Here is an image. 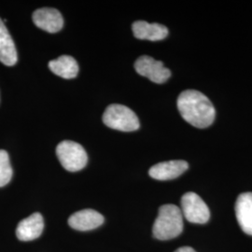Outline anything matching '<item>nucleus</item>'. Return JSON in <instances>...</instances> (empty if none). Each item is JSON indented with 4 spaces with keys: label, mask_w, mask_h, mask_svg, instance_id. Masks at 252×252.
Here are the masks:
<instances>
[{
    "label": "nucleus",
    "mask_w": 252,
    "mask_h": 252,
    "mask_svg": "<svg viewBox=\"0 0 252 252\" xmlns=\"http://www.w3.org/2000/svg\"><path fill=\"white\" fill-rule=\"evenodd\" d=\"M106 126L118 131L133 132L139 128V120L131 108L120 104H111L103 114Z\"/></svg>",
    "instance_id": "nucleus-3"
},
{
    "label": "nucleus",
    "mask_w": 252,
    "mask_h": 252,
    "mask_svg": "<svg viewBox=\"0 0 252 252\" xmlns=\"http://www.w3.org/2000/svg\"><path fill=\"white\" fill-rule=\"evenodd\" d=\"M235 216L244 233L252 235V192H244L237 197Z\"/></svg>",
    "instance_id": "nucleus-11"
},
{
    "label": "nucleus",
    "mask_w": 252,
    "mask_h": 252,
    "mask_svg": "<svg viewBox=\"0 0 252 252\" xmlns=\"http://www.w3.org/2000/svg\"><path fill=\"white\" fill-rule=\"evenodd\" d=\"M182 231L183 215L180 207L171 204L160 207L153 224V236L159 240H170L178 237Z\"/></svg>",
    "instance_id": "nucleus-2"
},
{
    "label": "nucleus",
    "mask_w": 252,
    "mask_h": 252,
    "mask_svg": "<svg viewBox=\"0 0 252 252\" xmlns=\"http://www.w3.org/2000/svg\"><path fill=\"white\" fill-rule=\"evenodd\" d=\"M43 217L40 213L36 212L20 221L16 229V235L21 241H32L40 236L43 232Z\"/></svg>",
    "instance_id": "nucleus-9"
},
{
    "label": "nucleus",
    "mask_w": 252,
    "mask_h": 252,
    "mask_svg": "<svg viewBox=\"0 0 252 252\" xmlns=\"http://www.w3.org/2000/svg\"><path fill=\"white\" fill-rule=\"evenodd\" d=\"M189 168V164L183 160L162 162L151 167L149 175L157 180H170L179 178Z\"/></svg>",
    "instance_id": "nucleus-8"
},
{
    "label": "nucleus",
    "mask_w": 252,
    "mask_h": 252,
    "mask_svg": "<svg viewBox=\"0 0 252 252\" xmlns=\"http://www.w3.org/2000/svg\"><path fill=\"white\" fill-rule=\"evenodd\" d=\"M177 105L181 117L196 128H207L215 120L216 110L213 104L198 91L182 92L178 98Z\"/></svg>",
    "instance_id": "nucleus-1"
},
{
    "label": "nucleus",
    "mask_w": 252,
    "mask_h": 252,
    "mask_svg": "<svg viewBox=\"0 0 252 252\" xmlns=\"http://www.w3.org/2000/svg\"><path fill=\"white\" fill-rule=\"evenodd\" d=\"M48 65L52 72L67 80L76 78L79 73V64L69 55H62L55 60H52Z\"/></svg>",
    "instance_id": "nucleus-14"
},
{
    "label": "nucleus",
    "mask_w": 252,
    "mask_h": 252,
    "mask_svg": "<svg viewBox=\"0 0 252 252\" xmlns=\"http://www.w3.org/2000/svg\"><path fill=\"white\" fill-rule=\"evenodd\" d=\"M134 36L138 39H146L151 41L162 40L168 36V29L160 24H150L145 21H136L133 26Z\"/></svg>",
    "instance_id": "nucleus-12"
},
{
    "label": "nucleus",
    "mask_w": 252,
    "mask_h": 252,
    "mask_svg": "<svg viewBox=\"0 0 252 252\" xmlns=\"http://www.w3.org/2000/svg\"><path fill=\"white\" fill-rule=\"evenodd\" d=\"M104 223V217L94 209H83L69 217L68 224L78 231H90Z\"/></svg>",
    "instance_id": "nucleus-10"
},
{
    "label": "nucleus",
    "mask_w": 252,
    "mask_h": 252,
    "mask_svg": "<svg viewBox=\"0 0 252 252\" xmlns=\"http://www.w3.org/2000/svg\"><path fill=\"white\" fill-rule=\"evenodd\" d=\"M18 55L14 41L4 22L0 19V62L11 66L17 63Z\"/></svg>",
    "instance_id": "nucleus-13"
},
{
    "label": "nucleus",
    "mask_w": 252,
    "mask_h": 252,
    "mask_svg": "<svg viewBox=\"0 0 252 252\" xmlns=\"http://www.w3.org/2000/svg\"><path fill=\"white\" fill-rule=\"evenodd\" d=\"M33 22L36 27L49 33L59 32L63 26L62 14L53 8H41L33 13Z\"/></svg>",
    "instance_id": "nucleus-7"
},
{
    "label": "nucleus",
    "mask_w": 252,
    "mask_h": 252,
    "mask_svg": "<svg viewBox=\"0 0 252 252\" xmlns=\"http://www.w3.org/2000/svg\"><path fill=\"white\" fill-rule=\"evenodd\" d=\"M12 178V168L9 162V154L0 150V187L9 183Z\"/></svg>",
    "instance_id": "nucleus-15"
},
{
    "label": "nucleus",
    "mask_w": 252,
    "mask_h": 252,
    "mask_svg": "<svg viewBox=\"0 0 252 252\" xmlns=\"http://www.w3.org/2000/svg\"><path fill=\"white\" fill-rule=\"evenodd\" d=\"M183 217L191 223L204 224L210 218V211L207 204L198 194L189 191L181 198V208Z\"/></svg>",
    "instance_id": "nucleus-5"
},
{
    "label": "nucleus",
    "mask_w": 252,
    "mask_h": 252,
    "mask_svg": "<svg viewBox=\"0 0 252 252\" xmlns=\"http://www.w3.org/2000/svg\"><path fill=\"white\" fill-rule=\"evenodd\" d=\"M175 252H196L192 248H190V247H182V248H180V249H178L177 251Z\"/></svg>",
    "instance_id": "nucleus-16"
},
{
    "label": "nucleus",
    "mask_w": 252,
    "mask_h": 252,
    "mask_svg": "<svg viewBox=\"0 0 252 252\" xmlns=\"http://www.w3.org/2000/svg\"><path fill=\"white\" fill-rule=\"evenodd\" d=\"M135 69L139 75L158 84L165 82L171 76V71L163 65L162 62L148 55H142L136 59Z\"/></svg>",
    "instance_id": "nucleus-6"
},
{
    "label": "nucleus",
    "mask_w": 252,
    "mask_h": 252,
    "mask_svg": "<svg viewBox=\"0 0 252 252\" xmlns=\"http://www.w3.org/2000/svg\"><path fill=\"white\" fill-rule=\"evenodd\" d=\"M56 155L62 166L67 171H80L88 162V156L83 147L71 140H64L59 143L56 148Z\"/></svg>",
    "instance_id": "nucleus-4"
}]
</instances>
